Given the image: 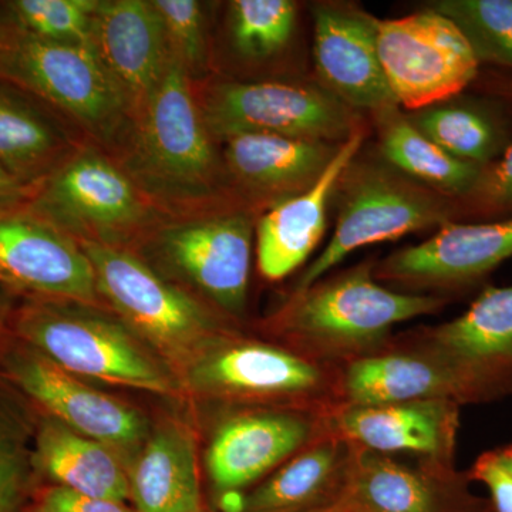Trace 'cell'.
Instances as JSON below:
<instances>
[{
  "label": "cell",
  "instance_id": "obj_7",
  "mask_svg": "<svg viewBox=\"0 0 512 512\" xmlns=\"http://www.w3.org/2000/svg\"><path fill=\"white\" fill-rule=\"evenodd\" d=\"M255 227L244 212L160 222L136 242L154 271L225 315L247 308Z\"/></svg>",
  "mask_w": 512,
  "mask_h": 512
},
{
  "label": "cell",
  "instance_id": "obj_35",
  "mask_svg": "<svg viewBox=\"0 0 512 512\" xmlns=\"http://www.w3.org/2000/svg\"><path fill=\"white\" fill-rule=\"evenodd\" d=\"M461 202L468 212L491 221L512 217V143L503 156L481 170L477 184Z\"/></svg>",
  "mask_w": 512,
  "mask_h": 512
},
{
  "label": "cell",
  "instance_id": "obj_37",
  "mask_svg": "<svg viewBox=\"0 0 512 512\" xmlns=\"http://www.w3.org/2000/svg\"><path fill=\"white\" fill-rule=\"evenodd\" d=\"M470 476L490 490L495 511L512 512V476L498 463L494 450L477 458Z\"/></svg>",
  "mask_w": 512,
  "mask_h": 512
},
{
  "label": "cell",
  "instance_id": "obj_20",
  "mask_svg": "<svg viewBox=\"0 0 512 512\" xmlns=\"http://www.w3.org/2000/svg\"><path fill=\"white\" fill-rule=\"evenodd\" d=\"M363 143L357 130L340 144L338 153L315 184L281 198L255 225L258 269L269 281L292 274L309 258L325 234L326 212L340 177L353 163Z\"/></svg>",
  "mask_w": 512,
  "mask_h": 512
},
{
  "label": "cell",
  "instance_id": "obj_30",
  "mask_svg": "<svg viewBox=\"0 0 512 512\" xmlns=\"http://www.w3.org/2000/svg\"><path fill=\"white\" fill-rule=\"evenodd\" d=\"M32 400L0 376V512H20L37 471Z\"/></svg>",
  "mask_w": 512,
  "mask_h": 512
},
{
  "label": "cell",
  "instance_id": "obj_18",
  "mask_svg": "<svg viewBox=\"0 0 512 512\" xmlns=\"http://www.w3.org/2000/svg\"><path fill=\"white\" fill-rule=\"evenodd\" d=\"M377 19L353 6L313 10V59L326 89L353 110L397 109L377 47Z\"/></svg>",
  "mask_w": 512,
  "mask_h": 512
},
{
  "label": "cell",
  "instance_id": "obj_15",
  "mask_svg": "<svg viewBox=\"0 0 512 512\" xmlns=\"http://www.w3.org/2000/svg\"><path fill=\"white\" fill-rule=\"evenodd\" d=\"M512 259V217L497 221H450L420 244L384 259L377 276L412 286L467 289L481 284Z\"/></svg>",
  "mask_w": 512,
  "mask_h": 512
},
{
  "label": "cell",
  "instance_id": "obj_39",
  "mask_svg": "<svg viewBox=\"0 0 512 512\" xmlns=\"http://www.w3.org/2000/svg\"><path fill=\"white\" fill-rule=\"evenodd\" d=\"M494 454L495 457H497L498 463L512 476V444L494 450Z\"/></svg>",
  "mask_w": 512,
  "mask_h": 512
},
{
  "label": "cell",
  "instance_id": "obj_6",
  "mask_svg": "<svg viewBox=\"0 0 512 512\" xmlns=\"http://www.w3.org/2000/svg\"><path fill=\"white\" fill-rule=\"evenodd\" d=\"M0 80L77 121L99 140H117L131 126L123 94L93 47L40 39L6 20Z\"/></svg>",
  "mask_w": 512,
  "mask_h": 512
},
{
  "label": "cell",
  "instance_id": "obj_36",
  "mask_svg": "<svg viewBox=\"0 0 512 512\" xmlns=\"http://www.w3.org/2000/svg\"><path fill=\"white\" fill-rule=\"evenodd\" d=\"M36 512H137L121 501L87 497L67 488H49L40 495Z\"/></svg>",
  "mask_w": 512,
  "mask_h": 512
},
{
  "label": "cell",
  "instance_id": "obj_14",
  "mask_svg": "<svg viewBox=\"0 0 512 512\" xmlns=\"http://www.w3.org/2000/svg\"><path fill=\"white\" fill-rule=\"evenodd\" d=\"M426 349L466 377L474 403L512 394V285L484 286L463 315L429 330Z\"/></svg>",
  "mask_w": 512,
  "mask_h": 512
},
{
  "label": "cell",
  "instance_id": "obj_31",
  "mask_svg": "<svg viewBox=\"0 0 512 512\" xmlns=\"http://www.w3.org/2000/svg\"><path fill=\"white\" fill-rule=\"evenodd\" d=\"M431 8L456 23L480 64L512 70V0H440Z\"/></svg>",
  "mask_w": 512,
  "mask_h": 512
},
{
  "label": "cell",
  "instance_id": "obj_42",
  "mask_svg": "<svg viewBox=\"0 0 512 512\" xmlns=\"http://www.w3.org/2000/svg\"><path fill=\"white\" fill-rule=\"evenodd\" d=\"M323 512H348V511H346L345 508L342 507V505H335V507L329 508V510H326Z\"/></svg>",
  "mask_w": 512,
  "mask_h": 512
},
{
  "label": "cell",
  "instance_id": "obj_12",
  "mask_svg": "<svg viewBox=\"0 0 512 512\" xmlns=\"http://www.w3.org/2000/svg\"><path fill=\"white\" fill-rule=\"evenodd\" d=\"M5 366L10 382L47 416L113 448L127 467L150 434L153 426L136 407L66 372L25 343L6 356Z\"/></svg>",
  "mask_w": 512,
  "mask_h": 512
},
{
  "label": "cell",
  "instance_id": "obj_5",
  "mask_svg": "<svg viewBox=\"0 0 512 512\" xmlns=\"http://www.w3.org/2000/svg\"><path fill=\"white\" fill-rule=\"evenodd\" d=\"M25 207L77 242L130 248L160 210L130 175L93 147L74 148L30 191Z\"/></svg>",
  "mask_w": 512,
  "mask_h": 512
},
{
  "label": "cell",
  "instance_id": "obj_16",
  "mask_svg": "<svg viewBox=\"0 0 512 512\" xmlns=\"http://www.w3.org/2000/svg\"><path fill=\"white\" fill-rule=\"evenodd\" d=\"M319 421L299 409L249 410L222 421L207 448L214 490L225 495L255 483L319 439Z\"/></svg>",
  "mask_w": 512,
  "mask_h": 512
},
{
  "label": "cell",
  "instance_id": "obj_13",
  "mask_svg": "<svg viewBox=\"0 0 512 512\" xmlns=\"http://www.w3.org/2000/svg\"><path fill=\"white\" fill-rule=\"evenodd\" d=\"M0 286L26 299L106 308L79 242L25 205L0 210Z\"/></svg>",
  "mask_w": 512,
  "mask_h": 512
},
{
  "label": "cell",
  "instance_id": "obj_41",
  "mask_svg": "<svg viewBox=\"0 0 512 512\" xmlns=\"http://www.w3.org/2000/svg\"><path fill=\"white\" fill-rule=\"evenodd\" d=\"M5 25H6L5 12H3L2 2H0V35H2L3 28H5Z\"/></svg>",
  "mask_w": 512,
  "mask_h": 512
},
{
  "label": "cell",
  "instance_id": "obj_1",
  "mask_svg": "<svg viewBox=\"0 0 512 512\" xmlns=\"http://www.w3.org/2000/svg\"><path fill=\"white\" fill-rule=\"evenodd\" d=\"M127 136L120 167L158 210H191L215 194L224 164L202 119L190 74L174 52Z\"/></svg>",
  "mask_w": 512,
  "mask_h": 512
},
{
  "label": "cell",
  "instance_id": "obj_38",
  "mask_svg": "<svg viewBox=\"0 0 512 512\" xmlns=\"http://www.w3.org/2000/svg\"><path fill=\"white\" fill-rule=\"evenodd\" d=\"M30 188L19 183L12 174L0 164V210L25 205L30 195Z\"/></svg>",
  "mask_w": 512,
  "mask_h": 512
},
{
  "label": "cell",
  "instance_id": "obj_17",
  "mask_svg": "<svg viewBox=\"0 0 512 512\" xmlns=\"http://www.w3.org/2000/svg\"><path fill=\"white\" fill-rule=\"evenodd\" d=\"M92 47L123 94L133 123L146 109L173 56L151 0H99Z\"/></svg>",
  "mask_w": 512,
  "mask_h": 512
},
{
  "label": "cell",
  "instance_id": "obj_28",
  "mask_svg": "<svg viewBox=\"0 0 512 512\" xmlns=\"http://www.w3.org/2000/svg\"><path fill=\"white\" fill-rule=\"evenodd\" d=\"M339 505L348 512H443L439 488L429 478L356 444Z\"/></svg>",
  "mask_w": 512,
  "mask_h": 512
},
{
  "label": "cell",
  "instance_id": "obj_3",
  "mask_svg": "<svg viewBox=\"0 0 512 512\" xmlns=\"http://www.w3.org/2000/svg\"><path fill=\"white\" fill-rule=\"evenodd\" d=\"M443 299L390 291L360 265L295 291L275 329L311 359L370 355L397 323L439 311Z\"/></svg>",
  "mask_w": 512,
  "mask_h": 512
},
{
  "label": "cell",
  "instance_id": "obj_24",
  "mask_svg": "<svg viewBox=\"0 0 512 512\" xmlns=\"http://www.w3.org/2000/svg\"><path fill=\"white\" fill-rule=\"evenodd\" d=\"M224 143L225 168L239 184L282 198L315 184L340 147L275 134H238Z\"/></svg>",
  "mask_w": 512,
  "mask_h": 512
},
{
  "label": "cell",
  "instance_id": "obj_10",
  "mask_svg": "<svg viewBox=\"0 0 512 512\" xmlns=\"http://www.w3.org/2000/svg\"><path fill=\"white\" fill-rule=\"evenodd\" d=\"M212 138L275 134L342 144L356 133L355 110L320 87L279 82L214 84L197 99Z\"/></svg>",
  "mask_w": 512,
  "mask_h": 512
},
{
  "label": "cell",
  "instance_id": "obj_43",
  "mask_svg": "<svg viewBox=\"0 0 512 512\" xmlns=\"http://www.w3.org/2000/svg\"><path fill=\"white\" fill-rule=\"evenodd\" d=\"M202 512H204V511H202Z\"/></svg>",
  "mask_w": 512,
  "mask_h": 512
},
{
  "label": "cell",
  "instance_id": "obj_26",
  "mask_svg": "<svg viewBox=\"0 0 512 512\" xmlns=\"http://www.w3.org/2000/svg\"><path fill=\"white\" fill-rule=\"evenodd\" d=\"M76 148L56 113L0 80V164L32 190Z\"/></svg>",
  "mask_w": 512,
  "mask_h": 512
},
{
  "label": "cell",
  "instance_id": "obj_11",
  "mask_svg": "<svg viewBox=\"0 0 512 512\" xmlns=\"http://www.w3.org/2000/svg\"><path fill=\"white\" fill-rule=\"evenodd\" d=\"M377 47L397 107L426 109L460 96L476 80L473 47L453 20L429 8L377 19Z\"/></svg>",
  "mask_w": 512,
  "mask_h": 512
},
{
  "label": "cell",
  "instance_id": "obj_40",
  "mask_svg": "<svg viewBox=\"0 0 512 512\" xmlns=\"http://www.w3.org/2000/svg\"><path fill=\"white\" fill-rule=\"evenodd\" d=\"M10 316H12V312H10L8 302L0 296V338L10 325Z\"/></svg>",
  "mask_w": 512,
  "mask_h": 512
},
{
  "label": "cell",
  "instance_id": "obj_34",
  "mask_svg": "<svg viewBox=\"0 0 512 512\" xmlns=\"http://www.w3.org/2000/svg\"><path fill=\"white\" fill-rule=\"evenodd\" d=\"M163 20L171 49L188 74L200 70L205 63L204 13L195 0H151Z\"/></svg>",
  "mask_w": 512,
  "mask_h": 512
},
{
  "label": "cell",
  "instance_id": "obj_29",
  "mask_svg": "<svg viewBox=\"0 0 512 512\" xmlns=\"http://www.w3.org/2000/svg\"><path fill=\"white\" fill-rule=\"evenodd\" d=\"M380 151L390 167L454 201L466 198L483 168L450 156L397 109L377 114Z\"/></svg>",
  "mask_w": 512,
  "mask_h": 512
},
{
  "label": "cell",
  "instance_id": "obj_32",
  "mask_svg": "<svg viewBox=\"0 0 512 512\" xmlns=\"http://www.w3.org/2000/svg\"><path fill=\"white\" fill-rule=\"evenodd\" d=\"M99 0H5V18L23 32L92 47L94 13Z\"/></svg>",
  "mask_w": 512,
  "mask_h": 512
},
{
  "label": "cell",
  "instance_id": "obj_23",
  "mask_svg": "<svg viewBox=\"0 0 512 512\" xmlns=\"http://www.w3.org/2000/svg\"><path fill=\"white\" fill-rule=\"evenodd\" d=\"M352 444L328 433L289 458L242 497L239 512H323L339 505Z\"/></svg>",
  "mask_w": 512,
  "mask_h": 512
},
{
  "label": "cell",
  "instance_id": "obj_27",
  "mask_svg": "<svg viewBox=\"0 0 512 512\" xmlns=\"http://www.w3.org/2000/svg\"><path fill=\"white\" fill-rule=\"evenodd\" d=\"M407 117L450 156L481 168L503 156L512 143L507 114L490 100L457 96Z\"/></svg>",
  "mask_w": 512,
  "mask_h": 512
},
{
  "label": "cell",
  "instance_id": "obj_21",
  "mask_svg": "<svg viewBox=\"0 0 512 512\" xmlns=\"http://www.w3.org/2000/svg\"><path fill=\"white\" fill-rule=\"evenodd\" d=\"M340 390L345 404L373 406L451 400L473 404L466 377L430 350L370 353L350 360Z\"/></svg>",
  "mask_w": 512,
  "mask_h": 512
},
{
  "label": "cell",
  "instance_id": "obj_25",
  "mask_svg": "<svg viewBox=\"0 0 512 512\" xmlns=\"http://www.w3.org/2000/svg\"><path fill=\"white\" fill-rule=\"evenodd\" d=\"M37 470L59 487L87 497L130 500L127 464L106 444L83 436L52 416H43L36 431Z\"/></svg>",
  "mask_w": 512,
  "mask_h": 512
},
{
  "label": "cell",
  "instance_id": "obj_22",
  "mask_svg": "<svg viewBox=\"0 0 512 512\" xmlns=\"http://www.w3.org/2000/svg\"><path fill=\"white\" fill-rule=\"evenodd\" d=\"M130 500L137 512H202L197 440L183 421L151 427L127 467Z\"/></svg>",
  "mask_w": 512,
  "mask_h": 512
},
{
  "label": "cell",
  "instance_id": "obj_2",
  "mask_svg": "<svg viewBox=\"0 0 512 512\" xmlns=\"http://www.w3.org/2000/svg\"><path fill=\"white\" fill-rule=\"evenodd\" d=\"M10 326L20 342L80 379L157 396L184 392L174 370L109 309L26 299Z\"/></svg>",
  "mask_w": 512,
  "mask_h": 512
},
{
  "label": "cell",
  "instance_id": "obj_4",
  "mask_svg": "<svg viewBox=\"0 0 512 512\" xmlns=\"http://www.w3.org/2000/svg\"><path fill=\"white\" fill-rule=\"evenodd\" d=\"M103 305L174 370L231 332L217 312L154 271L130 248L79 242ZM181 382V380H180Z\"/></svg>",
  "mask_w": 512,
  "mask_h": 512
},
{
  "label": "cell",
  "instance_id": "obj_8",
  "mask_svg": "<svg viewBox=\"0 0 512 512\" xmlns=\"http://www.w3.org/2000/svg\"><path fill=\"white\" fill-rule=\"evenodd\" d=\"M338 221L328 247L302 275L296 291L322 281L346 256L369 245L440 228L458 215L457 202L387 165L355 164L340 177Z\"/></svg>",
  "mask_w": 512,
  "mask_h": 512
},
{
  "label": "cell",
  "instance_id": "obj_9",
  "mask_svg": "<svg viewBox=\"0 0 512 512\" xmlns=\"http://www.w3.org/2000/svg\"><path fill=\"white\" fill-rule=\"evenodd\" d=\"M180 380L184 392L235 403L319 406L333 389L329 373L311 357L231 332L195 357Z\"/></svg>",
  "mask_w": 512,
  "mask_h": 512
},
{
  "label": "cell",
  "instance_id": "obj_33",
  "mask_svg": "<svg viewBox=\"0 0 512 512\" xmlns=\"http://www.w3.org/2000/svg\"><path fill=\"white\" fill-rule=\"evenodd\" d=\"M298 9L289 0H235L231 3L232 43L239 55L266 59L288 45Z\"/></svg>",
  "mask_w": 512,
  "mask_h": 512
},
{
  "label": "cell",
  "instance_id": "obj_19",
  "mask_svg": "<svg viewBox=\"0 0 512 512\" xmlns=\"http://www.w3.org/2000/svg\"><path fill=\"white\" fill-rule=\"evenodd\" d=\"M460 404L451 400L353 406L325 419L329 433L376 453H413L436 461L447 473L453 461Z\"/></svg>",
  "mask_w": 512,
  "mask_h": 512
}]
</instances>
